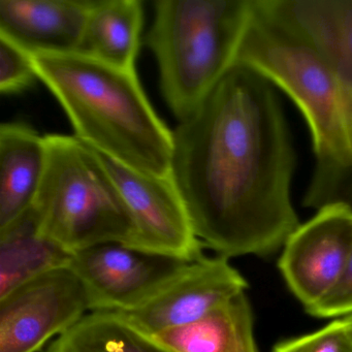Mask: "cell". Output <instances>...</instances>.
I'll use <instances>...</instances> for the list:
<instances>
[{
  "label": "cell",
  "mask_w": 352,
  "mask_h": 352,
  "mask_svg": "<svg viewBox=\"0 0 352 352\" xmlns=\"http://www.w3.org/2000/svg\"><path fill=\"white\" fill-rule=\"evenodd\" d=\"M98 154L116 183L133 222V234L126 246L185 261L204 254L203 244L195 236L172 175L146 174Z\"/></svg>",
  "instance_id": "8992f818"
},
{
  "label": "cell",
  "mask_w": 352,
  "mask_h": 352,
  "mask_svg": "<svg viewBox=\"0 0 352 352\" xmlns=\"http://www.w3.org/2000/svg\"><path fill=\"white\" fill-rule=\"evenodd\" d=\"M38 79L32 57L6 36H0V92L16 94Z\"/></svg>",
  "instance_id": "ac0fdd59"
},
{
  "label": "cell",
  "mask_w": 352,
  "mask_h": 352,
  "mask_svg": "<svg viewBox=\"0 0 352 352\" xmlns=\"http://www.w3.org/2000/svg\"><path fill=\"white\" fill-rule=\"evenodd\" d=\"M307 311L313 316L320 318L352 314V249L340 279L333 289L318 304Z\"/></svg>",
  "instance_id": "ffe728a7"
},
{
  "label": "cell",
  "mask_w": 352,
  "mask_h": 352,
  "mask_svg": "<svg viewBox=\"0 0 352 352\" xmlns=\"http://www.w3.org/2000/svg\"><path fill=\"white\" fill-rule=\"evenodd\" d=\"M152 337L170 352H257L252 310L245 292L199 320Z\"/></svg>",
  "instance_id": "5bb4252c"
},
{
  "label": "cell",
  "mask_w": 352,
  "mask_h": 352,
  "mask_svg": "<svg viewBox=\"0 0 352 352\" xmlns=\"http://www.w3.org/2000/svg\"><path fill=\"white\" fill-rule=\"evenodd\" d=\"M190 261L106 243L73 255L90 312H127L145 302Z\"/></svg>",
  "instance_id": "ba28073f"
},
{
  "label": "cell",
  "mask_w": 352,
  "mask_h": 352,
  "mask_svg": "<svg viewBox=\"0 0 352 352\" xmlns=\"http://www.w3.org/2000/svg\"><path fill=\"white\" fill-rule=\"evenodd\" d=\"M30 55L78 139L127 168L170 175L173 131L156 114L135 71L80 53Z\"/></svg>",
  "instance_id": "3957f363"
},
{
  "label": "cell",
  "mask_w": 352,
  "mask_h": 352,
  "mask_svg": "<svg viewBox=\"0 0 352 352\" xmlns=\"http://www.w3.org/2000/svg\"><path fill=\"white\" fill-rule=\"evenodd\" d=\"M252 0H157L146 44L179 121L188 118L236 61Z\"/></svg>",
  "instance_id": "277c9868"
},
{
  "label": "cell",
  "mask_w": 352,
  "mask_h": 352,
  "mask_svg": "<svg viewBox=\"0 0 352 352\" xmlns=\"http://www.w3.org/2000/svg\"><path fill=\"white\" fill-rule=\"evenodd\" d=\"M73 255L38 234L30 209L0 230V298L43 274L69 267Z\"/></svg>",
  "instance_id": "2e32d148"
},
{
  "label": "cell",
  "mask_w": 352,
  "mask_h": 352,
  "mask_svg": "<svg viewBox=\"0 0 352 352\" xmlns=\"http://www.w3.org/2000/svg\"><path fill=\"white\" fill-rule=\"evenodd\" d=\"M267 5L302 34L352 89V0H267Z\"/></svg>",
  "instance_id": "4fadbf2b"
},
{
  "label": "cell",
  "mask_w": 352,
  "mask_h": 352,
  "mask_svg": "<svg viewBox=\"0 0 352 352\" xmlns=\"http://www.w3.org/2000/svg\"><path fill=\"white\" fill-rule=\"evenodd\" d=\"M352 249V208L329 205L286 241L278 267L305 306L318 304L337 283Z\"/></svg>",
  "instance_id": "9c48e42d"
},
{
  "label": "cell",
  "mask_w": 352,
  "mask_h": 352,
  "mask_svg": "<svg viewBox=\"0 0 352 352\" xmlns=\"http://www.w3.org/2000/svg\"><path fill=\"white\" fill-rule=\"evenodd\" d=\"M47 162L32 212L38 234L71 254L126 245L133 226L100 154L76 135H45Z\"/></svg>",
  "instance_id": "5b68a950"
},
{
  "label": "cell",
  "mask_w": 352,
  "mask_h": 352,
  "mask_svg": "<svg viewBox=\"0 0 352 352\" xmlns=\"http://www.w3.org/2000/svg\"><path fill=\"white\" fill-rule=\"evenodd\" d=\"M142 26L140 0H94L78 53L135 71Z\"/></svg>",
  "instance_id": "9a60e30c"
},
{
  "label": "cell",
  "mask_w": 352,
  "mask_h": 352,
  "mask_svg": "<svg viewBox=\"0 0 352 352\" xmlns=\"http://www.w3.org/2000/svg\"><path fill=\"white\" fill-rule=\"evenodd\" d=\"M346 323H347L348 329H349L350 333L352 335V314L348 315V316L344 317Z\"/></svg>",
  "instance_id": "44dd1931"
},
{
  "label": "cell",
  "mask_w": 352,
  "mask_h": 352,
  "mask_svg": "<svg viewBox=\"0 0 352 352\" xmlns=\"http://www.w3.org/2000/svg\"><path fill=\"white\" fill-rule=\"evenodd\" d=\"M94 0H0V36L28 54L78 53Z\"/></svg>",
  "instance_id": "8fae6325"
},
{
  "label": "cell",
  "mask_w": 352,
  "mask_h": 352,
  "mask_svg": "<svg viewBox=\"0 0 352 352\" xmlns=\"http://www.w3.org/2000/svg\"><path fill=\"white\" fill-rule=\"evenodd\" d=\"M47 162L45 137L22 123L0 126V230L30 211Z\"/></svg>",
  "instance_id": "7c38bea8"
},
{
  "label": "cell",
  "mask_w": 352,
  "mask_h": 352,
  "mask_svg": "<svg viewBox=\"0 0 352 352\" xmlns=\"http://www.w3.org/2000/svg\"><path fill=\"white\" fill-rule=\"evenodd\" d=\"M247 287L246 280L228 258L203 254L188 261L145 302L123 314L148 335L155 336L199 320Z\"/></svg>",
  "instance_id": "30bf717a"
},
{
  "label": "cell",
  "mask_w": 352,
  "mask_h": 352,
  "mask_svg": "<svg viewBox=\"0 0 352 352\" xmlns=\"http://www.w3.org/2000/svg\"><path fill=\"white\" fill-rule=\"evenodd\" d=\"M273 352H352V335L345 319L302 337L281 342Z\"/></svg>",
  "instance_id": "d6986e66"
},
{
  "label": "cell",
  "mask_w": 352,
  "mask_h": 352,
  "mask_svg": "<svg viewBox=\"0 0 352 352\" xmlns=\"http://www.w3.org/2000/svg\"><path fill=\"white\" fill-rule=\"evenodd\" d=\"M45 352H170L120 312H90Z\"/></svg>",
  "instance_id": "e0dca14e"
},
{
  "label": "cell",
  "mask_w": 352,
  "mask_h": 352,
  "mask_svg": "<svg viewBox=\"0 0 352 352\" xmlns=\"http://www.w3.org/2000/svg\"><path fill=\"white\" fill-rule=\"evenodd\" d=\"M88 310L71 267L43 274L0 298V352H38Z\"/></svg>",
  "instance_id": "52a82bcc"
},
{
  "label": "cell",
  "mask_w": 352,
  "mask_h": 352,
  "mask_svg": "<svg viewBox=\"0 0 352 352\" xmlns=\"http://www.w3.org/2000/svg\"><path fill=\"white\" fill-rule=\"evenodd\" d=\"M234 63H244L281 88L312 133L315 168L304 206L352 208V89L331 63L265 0L252 11Z\"/></svg>",
  "instance_id": "7a4b0ae2"
},
{
  "label": "cell",
  "mask_w": 352,
  "mask_h": 352,
  "mask_svg": "<svg viewBox=\"0 0 352 352\" xmlns=\"http://www.w3.org/2000/svg\"><path fill=\"white\" fill-rule=\"evenodd\" d=\"M275 85L234 63L173 131L170 175L204 247L267 256L300 226L294 151Z\"/></svg>",
  "instance_id": "6da1fadb"
}]
</instances>
